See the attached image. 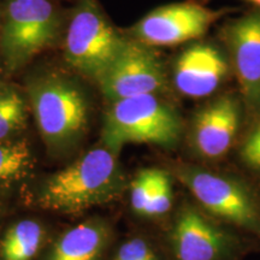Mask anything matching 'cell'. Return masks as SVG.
I'll use <instances>...</instances> for the list:
<instances>
[{"mask_svg": "<svg viewBox=\"0 0 260 260\" xmlns=\"http://www.w3.org/2000/svg\"><path fill=\"white\" fill-rule=\"evenodd\" d=\"M75 73L51 69L31 75L25 94L48 149L67 151L83 138L89 124V100Z\"/></svg>", "mask_w": 260, "mask_h": 260, "instance_id": "obj_1", "label": "cell"}, {"mask_svg": "<svg viewBox=\"0 0 260 260\" xmlns=\"http://www.w3.org/2000/svg\"><path fill=\"white\" fill-rule=\"evenodd\" d=\"M124 187L117 155L105 146L89 149L45 181L39 195L44 209L79 213L115 200Z\"/></svg>", "mask_w": 260, "mask_h": 260, "instance_id": "obj_2", "label": "cell"}, {"mask_svg": "<svg viewBox=\"0 0 260 260\" xmlns=\"http://www.w3.org/2000/svg\"><path fill=\"white\" fill-rule=\"evenodd\" d=\"M161 95L145 94L110 103L104 116L103 145L116 155L130 144L176 147L183 121L176 107Z\"/></svg>", "mask_w": 260, "mask_h": 260, "instance_id": "obj_3", "label": "cell"}, {"mask_svg": "<svg viewBox=\"0 0 260 260\" xmlns=\"http://www.w3.org/2000/svg\"><path fill=\"white\" fill-rule=\"evenodd\" d=\"M128 40L126 31L110 21L98 0H76L61 39L64 61L73 73L96 83Z\"/></svg>", "mask_w": 260, "mask_h": 260, "instance_id": "obj_4", "label": "cell"}, {"mask_svg": "<svg viewBox=\"0 0 260 260\" xmlns=\"http://www.w3.org/2000/svg\"><path fill=\"white\" fill-rule=\"evenodd\" d=\"M67 16L53 0H4L0 56L8 75L23 70L61 41Z\"/></svg>", "mask_w": 260, "mask_h": 260, "instance_id": "obj_5", "label": "cell"}, {"mask_svg": "<svg viewBox=\"0 0 260 260\" xmlns=\"http://www.w3.org/2000/svg\"><path fill=\"white\" fill-rule=\"evenodd\" d=\"M176 176L210 214L248 232L260 234V213L241 182L199 167L181 165Z\"/></svg>", "mask_w": 260, "mask_h": 260, "instance_id": "obj_6", "label": "cell"}, {"mask_svg": "<svg viewBox=\"0 0 260 260\" xmlns=\"http://www.w3.org/2000/svg\"><path fill=\"white\" fill-rule=\"evenodd\" d=\"M229 10H213L198 0L171 3L145 15L126 30L149 47H175L201 40Z\"/></svg>", "mask_w": 260, "mask_h": 260, "instance_id": "obj_7", "label": "cell"}, {"mask_svg": "<svg viewBox=\"0 0 260 260\" xmlns=\"http://www.w3.org/2000/svg\"><path fill=\"white\" fill-rule=\"evenodd\" d=\"M95 84L110 103L145 94H162L170 87L168 65L157 48L130 37L121 54Z\"/></svg>", "mask_w": 260, "mask_h": 260, "instance_id": "obj_8", "label": "cell"}, {"mask_svg": "<svg viewBox=\"0 0 260 260\" xmlns=\"http://www.w3.org/2000/svg\"><path fill=\"white\" fill-rule=\"evenodd\" d=\"M168 70L171 88L188 99L214 95L233 77L232 65L222 44L211 40L186 45L175 54Z\"/></svg>", "mask_w": 260, "mask_h": 260, "instance_id": "obj_9", "label": "cell"}, {"mask_svg": "<svg viewBox=\"0 0 260 260\" xmlns=\"http://www.w3.org/2000/svg\"><path fill=\"white\" fill-rule=\"evenodd\" d=\"M245 109L260 115V9L225 22L219 31Z\"/></svg>", "mask_w": 260, "mask_h": 260, "instance_id": "obj_10", "label": "cell"}, {"mask_svg": "<svg viewBox=\"0 0 260 260\" xmlns=\"http://www.w3.org/2000/svg\"><path fill=\"white\" fill-rule=\"evenodd\" d=\"M241 96L219 94L193 115L188 141L200 158L216 160L228 154L235 144L243 118Z\"/></svg>", "mask_w": 260, "mask_h": 260, "instance_id": "obj_11", "label": "cell"}, {"mask_svg": "<svg viewBox=\"0 0 260 260\" xmlns=\"http://www.w3.org/2000/svg\"><path fill=\"white\" fill-rule=\"evenodd\" d=\"M171 241L177 260H224L235 245L230 234L190 205L178 212Z\"/></svg>", "mask_w": 260, "mask_h": 260, "instance_id": "obj_12", "label": "cell"}, {"mask_svg": "<svg viewBox=\"0 0 260 260\" xmlns=\"http://www.w3.org/2000/svg\"><path fill=\"white\" fill-rule=\"evenodd\" d=\"M109 242V228L92 219L71 228L54 243L47 260H102Z\"/></svg>", "mask_w": 260, "mask_h": 260, "instance_id": "obj_13", "label": "cell"}, {"mask_svg": "<svg viewBox=\"0 0 260 260\" xmlns=\"http://www.w3.org/2000/svg\"><path fill=\"white\" fill-rule=\"evenodd\" d=\"M44 230L35 220L24 219L8 230L2 242L4 260H31L39 252Z\"/></svg>", "mask_w": 260, "mask_h": 260, "instance_id": "obj_14", "label": "cell"}, {"mask_svg": "<svg viewBox=\"0 0 260 260\" xmlns=\"http://www.w3.org/2000/svg\"><path fill=\"white\" fill-rule=\"evenodd\" d=\"M28 119V99L21 89L0 82V140L18 138Z\"/></svg>", "mask_w": 260, "mask_h": 260, "instance_id": "obj_15", "label": "cell"}, {"mask_svg": "<svg viewBox=\"0 0 260 260\" xmlns=\"http://www.w3.org/2000/svg\"><path fill=\"white\" fill-rule=\"evenodd\" d=\"M32 167L34 155L25 140H0V184L22 180Z\"/></svg>", "mask_w": 260, "mask_h": 260, "instance_id": "obj_16", "label": "cell"}, {"mask_svg": "<svg viewBox=\"0 0 260 260\" xmlns=\"http://www.w3.org/2000/svg\"><path fill=\"white\" fill-rule=\"evenodd\" d=\"M160 169H144L130 184V205L135 213L144 216L152 194L155 189Z\"/></svg>", "mask_w": 260, "mask_h": 260, "instance_id": "obj_17", "label": "cell"}, {"mask_svg": "<svg viewBox=\"0 0 260 260\" xmlns=\"http://www.w3.org/2000/svg\"><path fill=\"white\" fill-rule=\"evenodd\" d=\"M172 184L171 178L167 171L160 170L155 189L147 205L144 216L159 217L168 213L172 205Z\"/></svg>", "mask_w": 260, "mask_h": 260, "instance_id": "obj_18", "label": "cell"}, {"mask_svg": "<svg viewBox=\"0 0 260 260\" xmlns=\"http://www.w3.org/2000/svg\"><path fill=\"white\" fill-rule=\"evenodd\" d=\"M240 158L246 167L253 170H260V115L255 125L243 140Z\"/></svg>", "mask_w": 260, "mask_h": 260, "instance_id": "obj_19", "label": "cell"}, {"mask_svg": "<svg viewBox=\"0 0 260 260\" xmlns=\"http://www.w3.org/2000/svg\"><path fill=\"white\" fill-rule=\"evenodd\" d=\"M115 260H158L157 256L141 239H134L125 242L118 249Z\"/></svg>", "mask_w": 260, "mask_h": 260, "instance_id": "obj_20", "label": "cell"}, {"mask_svg": "<svg viewBox=\"0 0 260 260\" xmlns=\"http://www.w3.org/2000/svg\"><path fill=\"white\" fill-rule=\"evenodd\" d=\"M8 76L9 75H8V73H6L4 61H3V58H2V56H0V82L6 81L5 77H8Z\"/></svg>", "mask_w": 260, "mask_h": 260, "instance_id": "obj_21", "label": "cell"}, {"mask_svg": "<svg viewBox=\"0 0 260 260\" xmlns=\"http://www.w3.org/2000/svg\"><path fill=\"white\" fill-rule=\"evenodd\" d=\"M201 2H203V3H207V2H210V0H201ZM246 2L252 3V4L255 5L256 9H260V0H246Z\"/></svg>", "mask_w": 260, "mask_h": 260, "instance_id": "obj_22", "label": "cell"}, {"mask_svg": "<svg viewBox=\"0 0 260 260\" xmlns=\"http://www.w3.org/2000/svg\"><path fill=\"white\" fill-rule=\"evenodd\" d=\"M3 4H4V0H0V22H2V15H3Z\"/></svg>", "mask_w": 260, "mask_h": 260, "instance_id": "obj_23", "label": "cell"}]
</instances>
